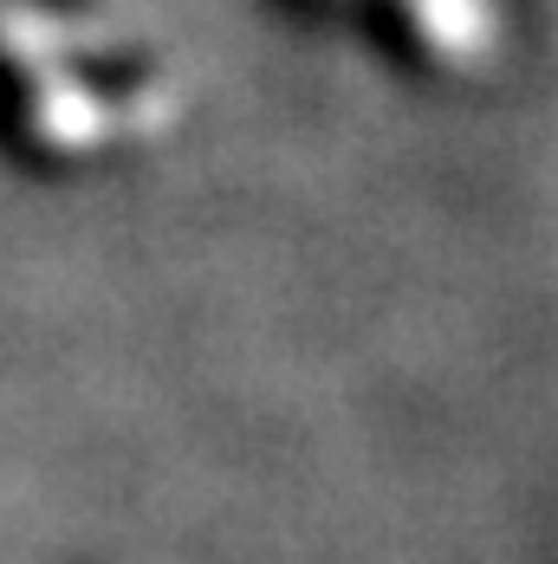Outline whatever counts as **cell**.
<instances>
[{
    "mask_svg": "<svg viewBox=\"0 0 558 564\" xmlns=\"http://www.w3.org/2000/svg\"><path fill=\"white\" fill-rule=\"evenodd\" d=\"M286 7L344 20L390 65L429 85L487 78L506 53V0H286Z\"/></svg>",
    "mask_w": 558,
    "mask_h": 564,
    "instance_id": "cell-2",
    "label": "cell"
},
{
    "mask_svg": "<svg viewBox=\"0 0 558 564\" xmlns=\"http://www.w3.org/2000/svg\"><path fill=\"white\" fill-rule=\"evenodd\" d=\"M169 123L175 85L117 0H0V156L13 170H111Z\"/></svg>",
    "mask_w": 558,
    "mask_h": 564,
    "instance_id": "cell-1",
    "label": "cell"
}]
</instances>
